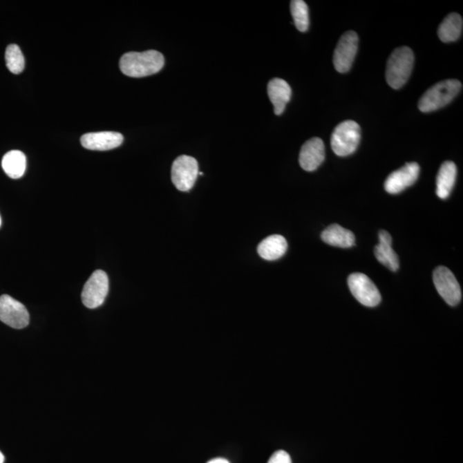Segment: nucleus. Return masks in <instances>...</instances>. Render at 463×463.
<instances>
[{"instance_id":"f257e3e1","label":"nucleus","mask_w":463,"mask_h":463,"mask_svg":"<svg viewBox=\"0 0 463 463\" xmlns=\"http://www.w3.org/2000/svg\"><path fill=\"white\" fill-rule=\"evenodd\" d=\"M165 59L155 50L137 53L130 52L121 57L120 68L131 77H144L159 73L163 68Z\"/></svg>"},{"instance_id":"f03ea898","label":"nucleus","mask_w":463,"mask_h":463,"mask_svg":"<svg viewBox=\"0 0 463 463\" xmlns=\"http://www.w3.org/2000/svg\"><path fill=\"white\" fill-rule=\"evenodd\" d=\"M414 52L408 46L394 50L388 59L386 80L394 90H398L407 83L414 67Z\"/></svg>"},{"instance_id":"7ed1b4c3","label":"nucleus","mask_w":463,"mask_h":463,"mask_svg":"<svg viewBox=\"0 0 463 463\" xmlns=\"http://www.w3.org/2000/svg\"><path fill=\"white\" fill-rule=\"evenodd\" d=\"M462 85L457 79H448L440 82L425 92L419 102V109L422 113H430L444 108L453 101Z\"/></svg>"},{"instance_id":"20e7f679","label":"nucleus","mask_w":463,"mask_h":463,"mask_svg":"<svg viewBox=\"0 0 463 463\" xmlns=\"http://www.w3.org/2000/svg\"><path fill=\"white\" fill-rule=\"evenodd\" d=\"M361 131L355 121L346 120L338 124L331 135V148L338 156H348L357 149Z\"/></svg>"},{"instance_id":"39448f33","label":"nucleus","mask_w":463,"mask_h":463,"mask_svg":"<svg viewBox=\"0 0 463 463\" xmlns=\"http://www.w3.org/2000/svg\"><path fill=\"white\" fill-rule=\"evenodd\" d=\"M108 290V275L103 270H95L84 285L82 301L88 308H97L104 303Z\"/></svg>"},{"instance_id":"423d86ee","label":"nucleus","mask_w":463,"mask_h":463,"mask_svg":"<svg viewBox=\"0 0 463 463\" xmlns=\"http://www.w3.org/2000/svg\"><path fill=\"white\" fill-rule=\"evenodd\" d=\"M348 283L352 294L363 305L374 308L381 302V294L376 285L364 274H352L348 276Z\"/></svg>"},{"instance_id":"0eeeda50","label":"nucleus","mask_w":463,"mask_h":463,"mask_svg":"<svg viewBox=\"0 0 463 463\" xmlns=\"http://www.w3.org/2000/svg\"><path fill=\"white\" fill-rule=\"evenodd\" d=\"M172 180L178 190L189 191L197 180L199 173L197 160L189 155H180L173 162Z\"/></svg>"},{"instance_id":"6e6552de","label":"nucleus","mask_w":463,"mask_h":463,"mask_svg":"<svg viewBox=\"0 0 463 463\" xmlns=\"http://www.w3.org/2000/svg\"><path fill=\"white\" fill-rule=\"evenodd\" d=\"M359 37L350 30L341 35L334 49L333 63L338 73H346L351 69L358 51Z\"/></svg>"},{"instance_id":"1a4fd4ad","label":"nucleus","mask_w":463,"mask_h":463,"mask_svg":"<svg viewBox=\"0 0 463 463\" xmlns=\"http://www.w3.org/2000/svg\"><path fill=\"white\" fill-rule=\"evenodd\" d=\"M433 281L437 291L448 305L455 306L461 302L462 290L457 278L450 270L440 266L434 270Z\"/></svg>"},{"instance_id":"9d476101","label":"nucleus","mask_w":463,"mask_h":463,"mask_svg":"<svg viewBox=\"0 0 463 463\" xmlns=\"http://www.w3.org/2000/svg\"><path fill=\"white\" fill-rule=\"evenodd\" d=\"M0 321L13 329L21 330L30 323V314L22 303L3 294L0 296Z\"/></svg>"},{"instance_id":"9b49d317","label":"nucleus","mask_w":463,"mask_h":463,"mask_svg":"<svg viewBox=\"0 0 463 463\" xmlns=\"http://www.w3.org/2000/svg\"><path fill=\"white\" fill-rule=\"evenodd\" d=\"M418 163H407L400 169L390 173L384 182V189L390 194H398L406 188L411 187L418 180L419 174Z\"/></svg>"},{"instance_id":"f8f14e48","label":"nucleus","mask_w":463,"mask_h":463,"mask_svg":"<svg viewBox=\"0 0 463 463\" xmlns=\"http://www.w3.org/2000/svg\"><path fill=\"white\" fill-rule=\"evenodd\" d=\"M324 158H325V148L322 139L313 138L303 144L299 161L303 169L312 172L319 169Z\"/></svg>"},{"instance_id":"ddd939ff","label":"nucleus","mask_w":463,"mask_h":463,"mask_svg":"<svg viewBox=\"0 0 463 463\" xmlns=\"http://www.w3.org/2000/svg\"><path fill=\"white\" fill-rule=\"evenodd\" d=\"M122 134L115 131H100L84 134L81 138V144L91 151H106L119 147L123 144Z\"/></svg>"},{"instance_id":"4468645a","label":"nucleus","mask_w":463,"mask_h":463,"mask_svg":"<svg viewBox=\"0 0 463 463\" xmlns=\"http://www.w3.org/2000/svg\"><path fill=\"white\" fill-rule=\"evenodd\" d=\"M379 243L374 249V254L377 261L393 272H397L399 269V258L391 247L393 238L387 231L384 230L379 232Z\"/></svg>"},{"instance_id":"2eb2a0df","label":"nucleus","mask_w":463,"mask_h":463,"mask_svg":"<svg viewBox=\"0 0 463 463\" xmlns=\"http://www.w3.org/2000/svg\"><path fill=\"white\" fill-rule=\"evenodd\" d=\"M268 95L274 106V112L276 115H281L290 101L292 90L286 81L274 78L268 84Z\"/></svg>"},{"instance_id":"dca6fc26","label":"nucleus","mask_w":463,"mask_h":463,"mask_svg":"<svg viewBox=\"0 0 463 463\" xmlns=\"http://www.w3.org/2000/svg\"><path fill=\"white\" fill-rule=\"evenodd\" d=\"M457 169L454 162L448 161L442 164L437 177V197L446 199L453 189L457 180Z\"/></svg>"},{"instance_id":"f3484780","label":"nucleus","mask_w":463,"mask_h":463,"mask_svg":"<svg viewBox=\"0 0 463 463\" xmlns=\"http://www.w3.org/2000/svg\"><path fill=\"white\" fill-rule=\"evenodd\" d=\"M321 238L323 242L332 247L349 248L355 244V234L338 224L328 227L323 232Z\"/></svg>"},{"instance_id":"a211bd4d","label":"nucleus","mask_w":463,"mask_h":463,"mask_svg":"<svg viewBox=\"0 0 463 463\" xmlns=\"http://www.w3.org/2000/svg\"><path fill=\"white\" fill-rule=\"evenodd\" d=\"M287 250V240L281 235H272L258 245V252L262 258L274 261L281 258Z\"/></svg>"},{"instance_id":"6ab92c4d","label":"nucleus","mask_w":463,"mask_h":463,"mask_svg":"<svg viewBox=\"0 0 463 463\" xmlns=\"http://www.w3.org/2000/svg\"><path fill=\"white\" fill-rule=\"evenodd\" d=\"M462 27V17L457 13H451L440 25L437 35L440 40L445 44L453 42L460 38Z\"/></svg>"},{"instance_id":"aec40b11","label":"nucleus","mask_w":463,"mask_h":463,"mask_svg":"<svg viewBox=\"0 0 463 463\" xmlns=\"http://www.w3.org/2000/svg\"><path fill=\"white\" fill-rule=\"evenodd\" d=\"M26 156L22 151H12L6 153L2 159V167L5 173L12 179L22 177L26 170Z\"/></svg>"},{"instance_id":"412c9836","label":"nucleus","mask_w":463,"mask_h":463,"mask_svg":"<svg viewBox=\"0 0 463 463\" xmlns=\"http://www.w3.org/2000/svg\"><path fill=\"white\" fill-rule=\"evenodd\" d=\"M290 9L295 26L301 32L308 31L310 20L309 10L306 3L303 0H293L291 2Z\"/></svg>"},{"instance_id":"4be33fe9","label":"nucleus","mask_w":463,"mask_h":463,"mask_svg":"<svg viewBox=\"0 0 463 463\" xmlns=\"http://www.w3.org/2000/svg\"><path fill=\"white\" fill-rule=\"evenodd\" d=\"M7 68L13 74H20L24 70L25 60L22 51L15 44L7 46L6 51Z\"/></svg>"},{"instance_id":"5701e85b","label":"nucleus","mask_w":463,"mask_h":463,"mask_svg":"<svg viewBox=\"0 0 463 463\" xmlns=\"http://www.w3.org/2000/svg\"><path fill=\"white\" fill-rule=\"evenodd\" d=\"M268 463H292V460L287 452L278 451L272 455Z\"/></svg>"},{"instance_id":"b1692460","label":"nucleus","mask_w":463,"mask_h":463,"mask_svg":"<svg viewBox=\"0 0 463 463\" xmlns=\"http://www.w3.org/2000/svg\"><path fill=\"white\" fill-rule=\"evenodd\" d=\"M208 463H230L229 461L226 460V459L223 458H216L213 459V460L209 461Z\"/></svg>"},{"instance_id":"393cba45","label":"nucleus","mask_w":463,"mask_h":463,"mask_svg":"<svg viewBox=\"0 0 463 463\" xmlns=\"http://www.w3.org/2000/svg\"><path fill=\"white\" fill-rule=\"evenodd\" d=\"M5 462V457H3V455L1 451H0V463H3Z\"/></svg>"},{"instance_id":"a878e982","label":"nucleus","mask_w":463,"mask_h":463,"mask_svg":"<svg viewBox=\"0 0 463 463\" xmlns=\"http://www.w3.org/2000/svg\"><path fill=\"white\" fill-rule=\"evenodd\" d=\"M0 226H1V217H0Z\"/></svg>"}]
</instances>
